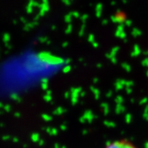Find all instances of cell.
I'll return each instance as SVG.
<instances>
[{
    "label": "cell",
    "instance_id": "1",
    "mask_svg": "<svg viewBox=\"0 0 148 148\" xmlns=\"http://www.w3.org/2000/svg\"><path fill=\"white\" fill-rule=\"evenodd\" d=\"M104 148H138L133 142L128 139H119L111 141Z\"/></svg>",
    "mask_w": 148,
    "mask_h": 148
}]
</instances>
